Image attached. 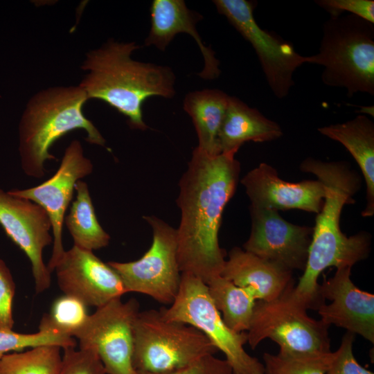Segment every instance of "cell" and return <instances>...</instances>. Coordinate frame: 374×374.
<instances>
[{"label":"cell","mask_w":374,"mask_h":374,"mask_svg":"<svg viewBox=\"0 0 374 374\" xmlns=\"http://www.w3.org/2000/svg\"><path fill=\"white\" fill-rule=\"evenodd\" d=\"M15 285L10 271L0 259V329L12 330L14 326L12 303Z\"/></svg>","instance_id":"1f68e13d"},{"label":"cell","mask_w":374,"mask_h":374,"mask_svg":"<svg viewBox=\"0 0 374 374\" xmlns=\"http://www.w3.org/2000/svg\"><path fill=\"white\" fill-rule=\"evenodd\" d=\"M75 190V199L64 221L72 236L73 245L92 251L107 247L110 236L97 219L87 184L79 180Z\"/></svg>","instance_id":"603a6c76"},{"label":"cell","mask_w":374,"mask_h":374,"mask_svg":"<svg viewBox=\"0 0 374 374\" xmlns=\"http://www.w3.org/2000/svg\"><path fill=\"white\" fill-rule=\"evenodd\" d=\"M139 303L132 298L111 301L89 314L74 337L80 348L99 357L107 374H139L134 368V325Z\"/></svg>","instance_id":"8fae6325"},{"label":"cell","mask_w":374,"mask_h":374,"mask_svg":"<svg viewBox=\"0 0 374 374\" xmlns=\"http://www.w3.org/2000/svg\"><path fill=\"white\" fill-rule=\"evenodd\" d=\"M213 2L217 12L252 46L274 96L279 99L285 98L294 85V73L305 63V56L300 55L290 42L260 27L253 14L256 1Z\"/></svg>","instance_id":"30bf717a"},{"label":"cell","mask_w":374,"mask_h":374,"mask_svg":"<svg viewBox=\"0 0 374 374\" xmlns=\"http://www.w3.org/2000/svg\"><path fill=\"white\" fill-rule=\"evenodd\" d=\"M314 2L330 17H338L348 12L374 24L373 0H316Z\"/></svg>","instance_id":"4dcf8cb0"},{"label":"cell","mask_w":374,"mask_h":374,"mask_svg":"<svg viewBox=\"0 0 374 374\" xmlns=\"http://www.w3.org/2000/svg\"><path fill=\"white\" fill-rule=\"evenodd\" d=\"M57 374H107L98 355L92 350L70 347L64 349Z\"/></svg>","instance_id":"f1b7e54d"},{"label":"cell","mask_w":374,"mask_h":374,"mask_svg":"<svg viewBox=\"0 0 374 374\" xmlns=\"http://www.w3.org/2000/svg\"><path fill=\"white\" fill-rule=\"evenodd\" d=\"M139 48L134 42L109 39L89 52L81 66L89 72L79 86L88 99L104 101L125 116L131 128L144 131V102L153 96L172 98L176 77L168 66L134 60L131 55Z\"/></svg>","instance_id":"3957f363"},{"label":"cell","mask_w":374,"mask_h":374,"mask_svg":"<svg viewBox=\"0 0 374 374\" xmlns=\"http://www.w3.org/2000/svg\"><path fill=\"white\" fill-rule=\"evenodd\" d=\"M91 160L84 155L81 143L72 141L65 149L60 165L55 173L41 184L8 192L15 196L31 200L48 213L53 231V250L48 263L52 272L65 250L62 244V227L66 211L72 199L75 185L93 172Z\"/></svg>","instance_id":"7c38bea8"},{"label":"cell","mask_w":374,"mask_h":374,"mask_svg":"<svg viewBox=\"0 0 374 374\" xmlns=\"http://www.w3.org/2000/svg\"><path fill=\"white\" fill-rule=\"evenodd\" d=\"M305 63L322 66L323 83L344 88L348 98L374 96V24L349 14L330 17L318 53L305 56Z\"/></svg>","instance_id":"5b68a950"},{"label":"cell","mask_w":374,"mask_h":374,"mask_svg":"<svg viewBox=\"0 0 374 374\" xmlns=\"http://www.w3.org/2000/svg\"><path fill=\"white\" fill-rule=\"evenodd\" d=\"M54 271L65 295L87 306L100 308L127 294L118 273L92 251L73 245L65 251Z\"/></svg>","instance_id":"9a60e30c"},{"label":"cell","mask_w":374,"mask_h":374,"mask_svg":"<svg viewBox=\"0 0 374 374\" xmlns=\"http://www.w3.org/2000/svg\"><path fill=\"white\" fill-rule=\"evenodd\" d=\"M217 351L201 331L165 319L160 310L139 312L134 321L132 364L139 374H168Z\"/></svg>","instance_id":"8992f818"},{"label":"cell","mask_w":374,"mask_h":374,"mask_svg":"<svg viewBox=\"0 0 374 374\" xmlns=\"http://www.w3.org/2000/svg\"><path fill=\"white\" fill-rule=\"evenodd\" d=\"M301 171L314 175L326 187V196L313 227L308 260L296 285L285 298L306 310H317L325 303L318 278L330 267H352L369 255L371 235L366 231L347 236L341 230L340 216L346 204H354L353 196L361 188V178L346 161H323L309 157L300 164Z\"/></svg>","instance_id":"7a4b0ae2"},{"label":"cell","mask_w":374,"mask_h":374,"mask_svg":"<svg viewBox=\"0 0 374 374\" xmlns=\"http://www.w3.org/2000/svg\"><path fill=\"white\" fill-rule=\"evenodd\" d=\"M87 100L79 85L51 87L30 98L19 124L21 166L27 176L36 179L44 176L45 161L56 159L50 148L71 131L82 129L88 143L105 145L103 135L83 114Z\"/></svg>","instance_id":"277c9868"},{"label":"cell","mask_w":374,"mask_h":374,"mask_svg":"<svg viewBox=\"0 0 374 374\" xmlns=\"http://www.w3.org/2000/svg\"><path fill=\"white\" fill-rule=\"evenodd\" d=\"M240 172L234 154L213 155L196 147L179 181L177 204L181 218L176 229L179 269L206 285L221 275L224 265L226 252L219 244L218 233Z\"/></svg>","instance_id":"6da1fadb"},{"label":"cell","mask_w":374,"mask_h":374,"mask_svg":"<svg viewBox=\"0 0 374 374\" xmlns=\"http://www.w3.org/2000/svg\"><path fill=\"white\" fill-rule=\"evenodd\" d=\"M283 135L280 125L235 96L228 106L218 133L220 153L235 154L245 143L269 142Z\"/></svg>","instance_id":"ffe728a7"},{"label":"cell","mask_w":374,"mask_h":374,"mask_svg":"<svg viewBox=\"0 0 374 374\" xmlns=\"http://www.w3.org/2000/svg\"><path fill=\"white\" fill-rule=\"evenodd\" d=\"M0 225L6 234L27 256L31 265L35 291L50 287L51 271L43 251L53 243L52 225L47 212L35 202L0 188Z\"/></svg>","instance_id":"4fadbf2b"},{"label":"cell","mask_w":374,"mask_h":374,"mask_svg":"<svg viewBox=\"0 0 374 374\" xmlns=\"http://www.w3.org/2000/svg\"><path fill=\"white\" fill-rule=\"evenodd\" d=\"M229 96L219 89H204L187 93L184 109L190 116L198 139L197 148L210 154H221L218 133Z\"/></svg>","instance_id":"7402d4cb"},{"label":"cell","mask_w":374,"mask_h":374,"mask_svg":"<svg viewBox=\"0 0 374 374\" xmlns=\"http://www.w3.org/2000/svg\"><path fill=\"white\" fill-rule=\"evenodd\" d=\"M241 183L251 206L278 211L298 209L318 214L326 196V187L319 179L286 181L267 163H260L249 171Z\"/></svg>","instance_id":"e0dca14e"},{"label":"cell","mask_w":374,"mask_h":374,"mask_svg":"<svg viewBox=\"0 0 374 374\" xmlns=\"http://www.w3.org/2000/svg\"><path fill=\"white\" fill-rule=\"evenodd\" d=\"M61 349L58 346L44 345L6 354L0 358V374H57Z\"/></svg>","instance_id":"d4e9b609"},{"label":"cell","mask_w":374,"mask_h":374,"mask_svg":"<svg viewBox=\"0 0 374 374\" xmlns=\"http://www.w3.org/2000/svg\"><path fill=\"white\" fill-rule=\"evenodd\" d=\"M152 231L149 249L139 259L107 262L119 275L127 292H137L171 304L179 290L176 229L154 215L143 216Z\"/></svg>","instance_id":"9c48e42d"},{"label":"cell","mask_w":374,"mask_h":374,"mask_svg":"<svg viewBox=\"0 0 374 374\" xmlns=\"http://www.w3.org/2000/svg\"><path fill=\"white\" fill-rule=\"evenodd\" d=\"M355 334L347 332L342 337L339 348L326 374H374L356 360L353 345Z\"/></svg>","instance_id":"f546056e"},{"label":"cell","mask_w":374,"mask_h":374,"mask_svg":"<svg viewBox=\"0 0 374 374\" xmlns=\"http://www.w3.org/2000/svg\"><path fill=\"white\" fill-rule=\"evenodd\" d=\"M44 345H55L65 349L75 346L73 337L51 330H39L32 334H24L0 329V358L11 351Z\"/></svg>","instance_id":"83f0119b"},{"label":"cell","mask_w":374,"mask_h":374,"mask_svg":"<svg viewBox=\"0 0 374 374\" xmlns=\"http://www.w3.org/2000/svg\"><path fill=\"white\" fill-rule=\"evenodd\" d=\"M220 276L250 290L256 301L278 299L294 285L292 271L238 247L229 251Z\"/></svg>","instance_id":"d6986e66"},{"label":"cell","mask_w":374,"mask_h":374,"mask_svg":"<svg viewBox=\"0 0 374 374\" xmlns=\"http://www.w3.org/2000/svg\"><path fill=\"white\" fill-rule=\"evenodd\" d=\"M168 374H233L226 359L206 355L191 364Z\"/></svg>","instance_id":"d6a6232c"},{"label":"cell","mask_w":374,"mask_h":374,"mask_svg":"<svg viewBox=\"0 0 374 374\" xmlns=\"http://www.w3.org/2000/svg\"><path fill=\"white\" fill-rule=\"evenodd\" d=\"M358 112L363 115L369 114L373 117L374 108L373 106L362 107L361 109L358 110Z\"/></svg>","instance_id":"836d02e7"},{"label":"cell","mask_w":374,"mask_h":374,"mask_svg":"<svg viewBox=\"0 0 374 374\" xmlns=\"http://www.w3.org/2000/svg\"><path fill=\"white\" fill-rule=\"evenodd\" d=\"M206 285L225 324L236 332H247L256 302L253 294L222 276L213 278Z\"/></svg>","instance_id":"cb8c5ba5"},{"label":"cell","mask_w":374,"mask_h":374,"mask_svg":"<svg viewBox=\"0 0 374 374\" xmlns=\"http://www.w3.org/2000/svg\"><path fill=\"white\" fill-rule=\"evenodd\" d=\"M160 312L168 321L186 323L201 331L224 353L233 374H265L264 364L244 350L247 332H236L225 324L207 285L196 276L181 273L177 296L169 308Z\"/></svg>","instance_id":"52a82bcc"},{"label":"cell","mask_w":374,"mask_h":374,"mask_svg":"<svg viewBox=\"0 0 374 374\" xmlns=\"http://www.w3.org/2000/svg\"><path fill=\"white\" fill-rule=\"evenodd\" d=\"M150 11L151 28L145 46L154 45L164 51L177 34L188 33L195 40L204 59V68L198 75L207 80L220 76V61L211 48L202 42L196 29L197 23L202 19L199 13L190 10L184 0H153Z\"/></svg>","instance_id":"ac0fdd59"},{"label":"cell","mask_w":374,"mask_h":374,"mask_svg":"<svg viewBox=\"0 0 374 374\" xmlns=\"http://www.w3.org/2000/svg\"><path fill=\"white\" fill-rule=\"evenodd\" d=\"M251 233L243 249L291 271H304L313 227L292 224L278 211L250 206Z\"/></svg>","instance_id":"5bb4252c"},{"label":"cell","mask_w":374,"mask_h":374,"mask_svg":"<svg viewBox=\"0 0 374 374\" xmlns=\"http://www.w3.org/2000/svg\"><path fill=\"white\" fill-rule=\"evenodd\" d=\"M318 132L342 144L358 164L364 177L366 206L364 217L374 215V123L366 115L359 114L341 123L318 128Z\"/></svg>","instance_id":"44dd1931"},{"label":"cell","mask_w":374,"mask_h":374,"mask_svg":"<svg viewBox=\"0 0 374 374\" xmlns=\"http://www.w3.org/2000/svg\"><path fill=\"white\" fill-rule=\"evenodd\" d=\"M335 355L331 351L299 356L265 353V374H326Z\"/></svg>","instance_id":"4316f807"},{"label":"cell","mask_w":374,"mask_h":374,"mask_svg":"<svg viewBox=\"0 0 374 374\" xmlns=\"http://www.w3.org/2000/svg\"><path fill=\"white\" fill-rule=\"evenodd\" d=\"M89 314L80 300L68 295L55 299L48 314L41 319L39 330H46L73 337L86 322Z\"/></svg>","instance_id":"484cf974"},{"label":"cell","mask_w":374,"mask_h":374,"mask_svg":"<svg viewBox=\"0 0 374 374\" xmlns=\"http://www.w3.org/2000/svg\"><path fill=\"white\" fill-rule=\"evenodd\" d=\"M329 326L283 296L272 301H256L247 343L254 350L265 339L280 348L278 354L299 356L330 352Z\"/></svg>","instance_id":"ba28073f"},{"label":"cell","mask_w":374,"mask_h":374,"mask_svg":"<svg viewBox=\"0 0 374 374\" xmlns=\"http://www.w3.org/2000/svg\"><path fill=\"white\" fill-rule=\"evenodd\" d=\"M351 268H338L332 277L323 278L320 294L324 300L331 303L323 304L317 311L326 325L344 328L373 344L374 295L353 283Z\"/></svg>","instance_id":"2e32d148"}]
</instances>
